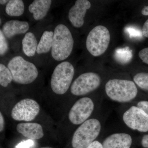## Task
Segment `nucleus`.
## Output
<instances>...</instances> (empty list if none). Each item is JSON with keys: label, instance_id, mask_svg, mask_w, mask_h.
Returning a JSON list of instances; mask_svg holds the SVG:
<instances>
[{"label": "nucleus", "instance_id": "f257e3e1", "mask_svg": "<svg viewBox=\"0 0 148 148\" xmlns=\"http://www.w3.org/2000/svg\"><path fill=\"white\" fill-rule=\"evenodd\" d=\"M74 40L69 28L59 24L54 30L53 45L51 49L52 58L56 61H63L69 58L73 49Z\"/></svg>", "mask_w": 148, "mask_h": 148}, {"label": "nucleus", "instance_id": "f03ea898", "mask_svg": "<svg viewBox=\"0 0 148 148\" xmlns=\"http://www.w3.org/2000/svg\"><path fill=\"white\" fill-rule=\"evenodd\" d=\"M8 68L12 75L13 81L20 84H29L36 79L38 71L35 64L20 56L13 57L9 61Z\"/></svg>", "mask_w": 148, "mask_h": 148}, {"label": "nucleus", "instance_id": "7ed1b4c3", "mask_svg": "<svg viewBox=\"0 0 148 148\" xmlns=\"http://www.w3.org/2000/svg\"><path fill=\"white\" fill-rule=\"evenodd\" d=\"M105 90L110 99L121 103L130 102L135 99L138 92V88L133 82L116 79L108 81L105 86Z\"/></svg>", "mask_w": 148, "mask_h": 148}, {"label": "nucleus", "instance_id": "20e7f679", "mask_svg": "<svg viewBox=\"0 0 148 148\" xmlns=\"http://www.w3.org/2000/svg\"><path fill=\"white\" fill-rule=\"evenodd\" d=\"M101 129V123L98 119L87 120L74 132L72 138V147L73 148H86L95 141Z\"/></svg>", "mask_w": 148, "mask_h": 148}, {"label": "nucleus", "instance_id": "39448f33", "mask_svg": "<svg viewBox=\"0 0 148 148\" xmlns=\"http://www.w3.org/2000/svg\"><path fill=\"white\" fill-rule=\"evenodd\" d=\"M75 74L73 65L68 61H63L55 67L51 75L50 84L56 94H65L71 86Z\"/></svg>", "mask_w": 148, "mask_h": 148}, {"label": "nucleus", "instance_id": "423d86ee", "mask_svg": "<svg viewBox=\"0 0 148 148\" xmlns=\"http://www.w3.org/2000/svg\"><path fill=\"white\" fill-rule=\"evenodd\" d=\"M110 41V35L106 27L98 25L88 35L86 47L88 51L94 56H100L106 52Z\"/></svg>", "mask_w": 148, "mask_h": 148}, {"label": "nucleus", "instance_id": "0eeeda50", "mask_svg": "<svg viewBox=\"0 0 148 148\" xmlns=\"http://www.w3.org/2000/svg\"><path fill=\"white\" fill-rule=\"evenodd\" d=\"M101 82L98 74L88 72L81 74L75 80L71 85V92L76 96L86 95L96 90Z\"/></svg>", "mask_w": 148, "mask_h": 148}, {"label": "nucleus", "instance_id": "6e6552de", "mask_svg": "<svg viewBox=\"0 0 148 148\" xmlns=\"http://www.w3.org/2000/svg\"><path fill=\"white\" fill-rule=\"evenodd\" d=\"M40 107L35 100L29 98L18 102L11 111V116L17 121H31L39 113Z\"/></svg>", "mask_w": 148, "mask_h": 148}, {"label": "nucleus", "instance_id": "1a4fd4ad", "mask_svg": "<svg viewBox=\"0 0 148 148\" xmlns=\"http://www.w3.org/2000/svg\"><path fill=\"white\" fill-rule=\"evenodd\" d=\"M94 108V103L90 98H80L75 103L69 112V120L74 125H81L87 120Z\"/></svg>", "mask_w": 148, "mask_h": 148}, {"label": "nucleus", "instance_id": "9d476101", "mask_svg": "<svg viewBox=\"0 0 148 148\" xmlns=\"http://www.w3.org/2000/svg\"><path fill=\"white\" fill-rule=\"evenodd\" d=\"M123 119L130 129L143 132L148 131V115L137 106H132L125 111Z\"/></svg>", "mask_w": 148, "mask_h": 148}, {"label": "nucleus", "instance_id": "9b49d317", "mask_svg": "<svg viewBox=\"0 0 148 148\" xmlns=\"http://www.w3.org/2000/svg\"><path fill=\"white\" fill-rule=\"evenodd\" d=\"M91 7V3L87 0H77L70 9L68 18L74 27L79 28L84 24V18L88 10Z\"/></svg>", "mask_w": 148, "mask_h": 148}, {"label": "nucleus", "instance_id": "f8f14e48", "mask_svg": "<svg viewBox=\"0 0 148 148\" xmlns=\"http://www.w3.org/2000/svg\"><path fill=\"white\" fill-rule=\"evenodd\" d=\"M132 143V137L129 134L117 133L107 137L102 145L103 148H130Z\"/></svg>", "mask_w": 148, "mask_h": 148}, {"label": "nucleus", "instance_id": "ddd939ff", "mask_svg": "<svg viewBox=\"0 0 148 148\" xmlns=\"http://www.w3.org/2000/svg\"><path fill=\"white\" fill-rule=\"evenodd\" d=\"M29 29V24L27 21L11 20L3 25L2 31L7 38L10 39L16 35L25 34Z\"/></svg>", "mask_w": 148, "mask_h": 148}, {"label": "nucleus", "instance_id": "4468645a", "mask_svg": "<svg viewBox=\"0 0 148 148\" xmlns=\"http://www.w3.org/2000/svg\"><path fill=\"white\" fill-rule=\"evenodd\" d=\"M17 132L32 140H39L44 135L42 126L36 123H22L16 126Z\"/></svg>", "mask_w": 148, "mask_h": 148}, {"label": "nucleus", "instance_id": "2eb2a0df", "mask_svg": "<svg viewBox=\"0 0 148 148\" xmlns=\"http://www.w3.org/2000/svg\"><path fill=\"white\" fill-rule=\"evenodd\" d=\"M51 3V0H35L29 5V10L35 20H41L47 15Z\"/></svg>", "mask_w": 148, "mask_h": 148}, {"label": "nucleus", "instance_id": "dca6fc26", "mask_svg": "<svg viewBox=\"0 0 148 148\" xmlns=\"http://www.w3.org/2000/svg\"><path fill=\"white\" fill-rule=\"evenodd\" d=\"M22 50L28 57H33L36 52L38 43L35 35L31 32H27L22 40Z\"/></svg>", "mask_w": 148, "mask_h": 148}, {"label": "nucleus", "instance_id": "f3484780", "mask_svg": "<svg viewBox=\"0 0 148 148\" xmlns=\"http://www.w3.org/2000/svg\"><path fill=\"white\" fill-rule=\"evenodd\" d=\"M54 32L45 31L43 32L38 43L36 53L38 54H43L49 52L53 45Z\"/></svg>", "mask_w": 148, "mask_h": 148}, {"label": "nucleus", "instance_id": "a211bd4d", "mask_svg": "<svg viewBox=\"0 0 148 148\" xmlns=\"http://www.w3.org/2000/svg\"><path fill=\"white\" fill-rule=\"evenodd\" d=\"M25 7L21 0H10L6 5V13L11 16H21L24 13Z\"/></svg>", "mask_w": 148, "mask_h": 148}, {"label": "nucleus", "instance_id": "6ab92c4d", "mask_svg": "<svg viewBox=\"0 0 148 148\" xmlns=\"http://www.w3.org/2000/svg\"><path fill=\"white\" fill-rule=\"evenodd\" d=\"M13 81L12 75L9 69L3 64H0V84L6 87Z\"/></svg>", "mask_w": 148, "mask_h": 148}, {"label": "nucleus", "instance_id": "aec40b11", "mask_svg": "<svg viewBox=\"0 0 148 148\" xmlns=\"http://www.w3.org/2000/svg\"><path fill=\"white\" fill-rule=\"evenodd\" d=\"M132 57V51L130 50L128 47L117 49L115 53V57L117 61L123 64L129 62Z\"/></svg>", "mask_w": 148, "mask_h": 148}, {"label": "nucleus", "instance_id": "412c9836", "mask_svg": "<svg viewBox=\"0 0 148 148\" xmlns=\"http://www.w3.org/2000/svg\"><path fill=\"white\" fill-rule=\"evenodd\" d=\"M134 82L141 89L148 91V73H140L133 78Z\"/></svg>", "mask_w": 148, "mask_h": 148}, {"label": "nucleus", "instance_id": "4be33fe9", "mask_svg": "<svg viewBox=\"0 0 148 148\" xmlns=\"http://www.w3.org/2000/svg\"><path fill=\"white\" fill-rule=\"evenodd\" d=\"M9 50V45L6 38L1 29L0 30V54L5 55Z\"/></svg>", "mask_w": 148, "mask_h": 148}, {"label": "nucleus", "instance_id": "5701e85b", "mask_svg": "<svg viewBox=\"0 0 148 148\" xmlns=\"http://www.w3.org/2000/svg\"><path fill=\"white\" fill-rule=\"evenodd\" d=\"M139 56L144 63L148 64V47L140 51L139 53Z\"/></svg>", "mask_w": 148, "mask_h": 148}, {"label": "nucleus", "instance_id": "b1692460", "mask_svg": "<svg viewBox=\"0 0 148 148\" xmlns=\"http://www.w3.org/2000/svg\"><path fill=\"white\" fill-rule=\"evenodd\" d=\"M34 145V142L32 140L23 141L18 144L15 148H30Z\"/></svg>", "mask_w": 148, "mask_h": 148}, {"label": "nucleus", "instance_id": "393cba45", "mask_svg": "<svg viewBox=\"0 0 148 148\" xmlns=\"http://www.w3.org/2000/svg\"><path fill=\"white\" fill-rule=\"evenodd\" d=\"M137 107L143 110L148 115V101H140L137 104Z\"/></svg>", "mask_w": 148, "mask_h": 148}, {"label": "nucleus", "instance_id": "a878e982", "mask_svg": "<svg viewBox=\"0 0 148 148\" xmlns=\"http://www.w3.org/2000/svg\"><path fill=\"white\" fill-rule=\"evenodd\" d=\"M127 31L129 34L130 37H140L142 35V33L139 30L132 28H128L127 29Z\"/></svg>", "mask_w": 148, "mask_h": 148}, {"label": "nucleus", "instance_id": "bb28decb", "mask_svg": "<svg viewBox=\"0 0 148 148\" xmlns=\"http://www.w3.org/2000/svg\"><path fill=\"white\" fill-rule=\"evenodd\" d=\"M142 34L144 36L148 38V19L143 25L142 29Z\"/></svg>", "mask_w": 148, "mask_h": 148}, {"label": "nucleus", "instance_id": "cd10ccee", "mask_svg": "<svg viewBox=\"0 0 148 148\" xmlns=\"http://www.w3.org/2000/svg\"><path fill=\"white\" fill-rule=\"evenodd\" d=\"M86 148H103V145L98 141H95Z\"/></svg>", "mask_w": 148, "mask_h": 148}, {"label": "nucleus", "instance_id": "c85d7f7f", "mask_svg": "<svg viewBox=\"0 0 148 148\" xmlns=\"http://www.w3.org/2000/svg\"><path fill=\"white\" fill-rule=\"evenodd\" d=\"M141 144L144 148H148V135H146L143 136Z\"/></svg>", "mask_w": 148, "mask_h": 148}, {"label": "nucleus", "instance_id": "c756f323", "mask_svg": "<svg viewBox=\"0 0 148 148\" xmlns=\"http://www.w3.org/2000/svg\"><path fill=\"white\" fill-rule=\"evenodd\" d=\"M5 127V120L2 114L0 112V132H2Z\"/></svg>", "mask_w": 148, "mask_h": 148}, {"label": "nucleus", "instance_id": "7c9ffc66", "mask_svg": "<svg viewBox=\"0 0 148 148\" xmlns=\"http://www.w3.org/2000/svg\"><path fill=\"white\" fill-rule=\"evenodd\" d=\"M141 13L143 15L148 16V6L145 7L141 11Z\"/></svg>", "mask_w": 148, "mask_h": 148}, {"label": "nucleus", "instance_id": "2f4dec72", "mask_svg": "<svg viewBox=\"0 0 148 148\" xmlns=\"http://www.w3.org/2000/svg\"><path fill=\"white\" fill-rule=\"evenodd\" d=\"M8 0H1L0 1V4L2 5H5L6 4H7L9 2Z\"/></svg>", "mask_w": 148, "mask_h": 148}, {"label": "nucleus", "instance_id": "473e14b6", "mask_svg": "<svg viewBox=\"0 0 148 148\" xmlns=\"http://www.w3.org/2000/svg\"><path fill=\"white\" fill-rule=\"evenodd\" d=\"M40 148H53L51 147H41Z\"/></svg>", "mask_w": 148, "mask_h": 148}]
</instances>
